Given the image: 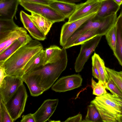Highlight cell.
<instances>
[{"label":"cell","mask_w":122,"mask_h":122,"mask_svg":"<svg viewBox=\"0 0 122 122\" xmlns=\"http://www.w3.org/2000/svg\"><path fill=\"white\" fill-rule=\"evenodd\" d=\"M0 122H13L2 98L0 101Z\"/></svg>","instance_id":"obj_31"},{"label":"cell","mask_w":122,"mask_h":122,"mask_svg":"<svg viewBox=\"0 0 122 122\" xmlns=\"http://www.w3.org/2000/svg\"><path fill=\"white\" fill-rule=\"evenodd\" d=\"M39 41L32 39L19 48L2 64L7 75H16L21 77L24 68L29 61L36 54L43 50Z\"/></svg>","instance_id":"obj_1"},{"label":"cell","mask_w":122,"mask_h":122,"mask_svg":"<svg viewBox=\"0 0 122 122\" xmlns=\"http://www.w3.org/2000/svg\"><path fill=\"white\" fill-rule=\"evenodd\" d=\"M97 36L101 35L97 30H92L87 31L81 35L76 39L71 45V47L81 45Z\"/></svg>","instance_id":"obj_25"},{"label":"cell","mask_w":122,"mask_h":122,"mask_svg":"<svg viewBox=\"0 0 122 122\" xmlns=\"http://www.w3.org/2000/svg\"><path fill=\"white\" fill-rule=\"evenodd\" d=\"M101 1L100 7L95 16L93 18L94 19H100L117 14L120 6L113 0Z\"/></svg>","instance_id":"obj_16"},{"label":"cell","mask_w":122,"mask_h":122,"mask_svg":"<svg viewBox=\"0 0 122 122\" xmlns=\"http://www.w3.org/2000/svg\"><path fill=\"white\" fill-rule=\"evenodd\" d=\"M22 46L17 39L9 47L0 53V65L2 64L10 56Z\"/></svg>","instance_id":"obj_26"},{"label":"cell","mask_w":122,"mask_h":122,"mask_svg":"<svg viewBox=\"0 0 122 122\" xmlns=\"http://www.w3.org/2000/svg\"><path fill=\"white\" fill-rule=\"evenodd\" d=\"M28 95L23 84L5 104L13 122L20 117L24 111Z\"/></svg>","instance_id":"obj_5"},{"label":"cell","mask_w":122,"mask_h":122,"mask_svg":"<svg viewBox=\"0 0 122 122\" xmlns=\"http://www.w3.org/2000/svg\"><path fill=\"white\" fill-rule=\"evenodd\" d=\"M19 0H0V20L13 19Z\"/></svg>","instance_id":"obj_14"},{"label":"cell","mask_w":122,"mask_h":122,"mask_svg":"<svg viewBox=\"0 0 122 122\" xmlns=\"http://www.w3.org/2000/svg\"><path fill=\"white\" fill-rule=\"evenodd\" d=\"M82 115L78 114L75 116L68 118L64 122H82Z\"/></svg>","instance_id":"obj_36"},{"label":"cell","mask_w":122,"mask_h":122,"mask_svg":"<svg viewBox=\"0 0 122 122\" xmlns=\"http://www.w3.org/2000/svg\"><path fill=\"white\" fill-rule=\"evenodd\" d=\"M105 86L106 89L109 90L112 94L118 96L122 99V92L111 78H110Z\"/></svg>","instance_id":"obj_32"},{"label":"cell","mask_w":122,"mask_h":122,"mask_svg":"<svg viewBox=\"0 0 122 122\" xmlns=\"http://www.w3.org/2000/svg\"><path fill=\"white\" fill-rule=\"evenodd\" d=\"M97 13L91 14L71 22H66L61 27L60 43L63 47L74 33L88 20L95 16Z\"/></svg>","instance_id":"obj_11"},{"label":"cell","mask_w":122,"mask_h":122,"mask_svg":"<svg viewBox=\"0 0 122 122\" xmlns=\"http://www.w3.org/2000/svg\"><path fill=\"white\" fill-rule=\"evenodd\" d=\"M45 59V52L43 49L34 55L26 64L22 72V77L24 75L43 66Z\"/></svg>","instance_id":"obj_17"},{"label":"cell","mask_w":122,"mask_h":122,"mask_svg":"<svg viewBox=\"0 0 122 122\" xmlns=\"http://www.w3.org/2000/svg\"><path fill=\"white\" fill-rule=\"evenodd\" d=\"M28 16L37 28L45 35L48 34L54 23L45 17L37 14L32 13Z\"/></svg>","instance_id":"obj_20"},{"label":"cell","mask_w":122,"mask_h":122,"mask_svg":"<svg viewBox=\"0 0 122 122\" xmlns=\"http://www.w3.org/2000/svg\"><path fill=\"white\" fill-rule=\"evenodd\" d=\"M76 4L58 0H51L49 5L69 19L75 11Z\"/></svg>","instance_id":"obj_19"},{"label":"cell","mask_w":122,"mask_h":122,"mask_svg":"<svg viewBox=\"0 0 122 122\" xmlns=\"http://www.w3.org/2000/svg\"><path fill=\"white\" fill-rule=\"evenodd\" d=\"M118 122H122V114L119 115L118 117Z\"/></svg>","instance_id":"obj_41"},{"label":"cell","mask_w":122,"mask_h":122,"mask_svg":"<svg viewBox=\"0 0 122 122\" xmlns=\"http://www.w3.org/2000/svg\"><path fill=\"white\" fill-rule=\"evenodd\" d=\"M91 103L95 106L103 122H118L122 111V99L118 96L107 92L96 97Z\"/></svg>","instance_id":"obj_3"},{"label":"cell","mask_w":122,"mask_h":122,"mask_svg":"<svg viewBox=\"0 0 122 122\" xmlns=\"http://www.w3.org/2000/svg\"><path fill=\"white\" fill-rule=\"evenodd\" d=\"M0 83L1 82L4 78L7 75L6 73L5 70L3 67L0 66Z\"/></svg>","instance_id":"obj_38"},{"label":"cell","mask_w":122,"mask_h":122,"mask_svg":"<svg viewBox=\"0 0 122 122\" xmlns=\"http://www.w3.org/2000/svg\"><path fill=\"white\" fill-rule=\"evenodd\" d=\"M92 63L97 67L99 72L101 80L105 84L109 80L110 77L106 69L104 62L100 56L95 53L92 57Z\"/></svg>","instance_id":"obj_22"},{"label":"cell","mask_w":122,"mask_h":122,"mask_svg":"<svg viewBox=\"0 0 122 122\" xmlns=\"http://www.w3.org/2000/svg\"><path fill=\"white\" fill-rule=\"evenodd\" d=\"M102 36H97L81 44L80 53L75 63L74 68L76 72H79L82 70L85 63L98 46Z\"/></svg>","instance_id":"obj_7"},{"label":"cell","mask_w":122,"mask_h":122,"mask_svg":"<svg viewBox=\"0 0 122 122\" xmlns=\"http://www.w3.org/2000/svg\"><path fill=\"white\" fill-rule=\"evenodd\" d=\"M101 3V0H87L84 2L76 4L75 11L67 22H71L91 14L97 13Z\"/></svg>","instance_id":"obj_9"},{"label":"cell","mask_w":122,"mask_h":122,"mask_svg":"<svg viewBox=\"0 0 122 122\" xmlns=\"http://www.w3.org/2000/svg\"><path fill=\"white\" fill-rule=\"evenodd\" d=\"M82 122H103L100 115L95 105L91 103L87 107V111L84 120Z\"/></svg>","instance_id":"obj_24"},{"label":"cell","mask_w":122,"mask_h":122,"mask_svg":"<svg viewBox=\"0 0 122 122\" xmlns=\"http://www.w3.org/2000/svg\"><path fill=\"white\" fill-rule=\"evenodd\" d=\"M106 69L110 78L122 92V71H118L106 67Z\"/></svg>","instance_id":"obj_28"},{"label":"cell","mask_w":122,"mask_h":122,"mask_svg":"<svg viewBox=\"0 0 122 122\" xmlns=\"http://www.w3.org/2000/svg\"><path fill=\"white\" fill-rule=\"evenodd\" d=\"M91 83L93 94L99 96L107 92L106 90L105 86L101 81H98L97 83L92 77Z\"/></svg>","instance_id":"obj_30"},{"label":"cell","mask_w":122,"mask_h":122,"mask_svg":"<svg viewBox=\"0 0 122 122\" xmlns=\"http://www.w3.org/2000/svg\"><path fill=\"white\" fill-rule=\"evenodd\" d=\"M119 6L122 5V0H113Z\"/></svg>","instance_id":"obj_40"},{"label":"cell","mask_w":122,"mask_h":122,"mask_svg":"<svg viewBox=\"0 0 122 122\" xmlns=\"http://www.w3.org/2000/svg\"><path fill=\"white\" fill-rule=\"evenodd\" d=\"M18 27L14 22L13 19L0 20V34L10 32Z\"/></svg>","instance_id":"obj_29"},{"label":"cell","mask_w":122,"mask_h":122,"mask_svg":"<svg viewBox=\"0 0 122 122\" xmlns=\"http://www.w3.org/2000/svg\"><path fill=\"white\" fill-rule=\"evenodd\" d=\"M58 102V99H48L45 101L33 114L36 122H44L48 120L55 111Z\"/></svg>","instance_id":"obj_12"},{"label":"cell","mask_w":122,"mask_h":122,"mask_svg":"<svg viewBox=\"0 0 122 122\" xmlns=\"http://www.w3.org/2000/svg\"><path fill=\"white\" fill-rule=\"evenodd\" d=\"M117 14L102 18L89 20L81 26L67 41L63 47L67 49L71 46L76 39L85 32L90 30H96L102 36L105 35L113 26L117 17Z\"/></svg>","instance_id":"obj_4"},{"label":"cell","mask_w":122,"mask_h":122,"mask_svg":"<svg viewBox=\"0 0 122 122\" xmlns=\"http://www.w3.org/2000/svg\"><path fill=\"white\" fill-rule=\"evenodd\" d=\"M44 50L45 59L43 66L56 62L61 57L62 49L57 46H51Z\"/></svg>","instance_id":"obj_23"},{"label":"cell","mask_w":122,"mask_h":122,"mask_svg":"<svg viewBox=\"0 0 122 122\" xmlns=\"http://www.w3.org/2000/svg\"><path fill=\"white\" fill-rule=\"evenodd\" d=\"M20 122H36L33 114L31 113L23 115Z\"/></svg>","instance_id":"obj_35"},{"label":"cell","mask_w":122,"mask_h":122,"mask_svg":"<svg viewBox=\"0 0 122 122\" xmlns=\"http://www.w3.org/2000/svg\"><path fill=\"white\" fill-rule=\"evenodd\" d=\"M32 39L30 36L26 32L20 36L17 40L23 46L27 44Z\"/></svg>","instance_id":"obj_33"},{"label":"cell","mask_w":122,"mask_h":122,"mask_svg":"<svg viewBox=\"0 0 122 122\" xmlns=\"http://www.w3.org/2000/svg\"><path fill=\"white\" fill-rule=\"evenodd\" d=\"M26 32L24 28L18 27L10 32L0 34V53L9 47L20 36Z\"/></svg>","instance_id":"obj_13"},{"label":"cell","mask_w":122,"mask_h":122,"mask_svg":"<svg viewBox=\"0 0 122 122\" xmlns=\"http://www.w3.org/2000/svg\"><path fill=\"white\" fill-rule=\"evenodd\" d=\"M20 4L27 10L41 15L54 23L64 21L66 19L61 13L48 5L28 2Z\"/></svg>","instance_id":"obj_6"},{"label":"cell","mask_w":122,"mask_h":122,"mask_svg":"<svg viewBox=\"0 0 122 122\" xmlns=\"http://www.w3.org/2000/svg\"><path fill=\"white\" fill-rule=\"evenodd\" d=\"M51 0H19L20 3L23 2H28L48 5Z\"/></svg>","instance_id":"obj_34"},{"label":"cell","mask_w":122,"mask_h":122,"mask_svg":"<svg viewBox=\"0 0 122 122\" xmlns=\"http://www.w3.org/2000/svg\"><path fill=\"white\" fill-rule=\"evenodd\" d=\"M23 82H25L29 90L31 95L37 97L42 94L44 91L39 86L35 77L33 75L27 73L22 77Z\"/></svg>","instance_id":"obj_21"},{"label":"cell","mask_w":122,"mask_h":122,"mask_svg":"<svg viewBox=\"0 0 122 122\" xmlns=\"http://www.w3.org/2000/svg\"><path fill=\"white\" fill-rule=\"evenodd\" d=\"M60 0L70 3L75 4L76 3L79 2L81 0Z\"/></svg>","instance_id":"obj_39"},{"label":"cell","mask_w":122,"mask_h":122,"mask_svg":"<svg viewBox=\"0 0 122 122\" xmlns=\"http://www.w3.org/2000/svg\"><path fill=\"white\" fill-rule=\"evenodd\" d=\"M105 35L108 45L114 52L115 51L117 39V28L115 22Z\"/></svg>","instance_id":"obj_27"},{"label":"cell","mask_w":122,"mask_h":122,"mask_svg":"<svg viewBox=\"0 0 122 122\" xmlns=\"http://www.w3.org/2000/svg\"><path fill=\"white\" fill-rule=\"evenodd\" d=\"M62 50L61 57L56 62L42 66L28 73L35 77L44 92L52 86L66 68L68 62L66 49L63 47Z\"/></svg>","instance_id":"obj_2"},{"label":"cell","mask_w":122,"mask_h":122,"mask_svg":"<svg viewBox=\"0 0 122 122\" xmlns=\"http://www.w3.org/2000/svg\"><path fill=\"white\" fill-rule=\"evenodd\" d=\"M20 16L21 20L24 27L33 38L39 41H44L45 39L46 36L36 26L28 14L21 10L20 12Z\"/></svg>","instance_id":"obj_15"},{"label":"cell","mask_w":122,"mask_h":122,"mask_svg":"<svg viewBox=\"0 0 122 122\" xmlns=\"http://www.w3.org/2000/svg\"><path fill=\"white\" fill-rule=\"evenodd\" d=\"M22 77L16 75H7L0 83V97L5 104L23 83Z\"/></svg>","instance_id":"obj_8"},{"label":"cell","mask_w":122,"mask_h":122,"mask_svg":"<svg viewBox=\"0 0 122 122\" xmlns=\"http://www.w3.org/2000/svg\"><path fill=\"white\" fill-rule=\"evenodd\" d=\"M117 39L115 50L113 52L119 64L122 66V11L116 20Z\"/></svg>","instance_id":"obj_18"},{"label":"cell","mask_w":122,"mask_h":122,"mask_svg":"<svg viewBox=\"0 0 122 122\" xmlns=\"http://www.w3.org/2000/svg\"><path fill=\"white\" fill-rule=\"evenodd\" d=\"M82 79L79 74L62 77L52 86V89L56 92H63L77 88L81 86Z\"/></svg>","instance_id":"obj_10"},{"label":"cell","mask_w":122,"mask_h":122,"mask_svg":"<svg viewBox=\"0 0 122 122\" xmlns=\"http://www.w3.org/2000/svg\"><path fill=\"white\" fill-rule=\"evenodd\" d=\"M92 75L98 81L101 80L99 72L97 67L94 63H92Z\"/></svg>","instance_id":"obj_37"},{"label":"cell","mask_w":122,"mask_h":122,"mask_svg":"<svg viewBox=\"0 0 122 122\" xmlns=\"http://www.w3.org/2000/svg\"><path fill=\"white\" fill-rule=\"evenodd\" d=\"M121 114H122V113Z\"/></svg>","instance_id":"obj_42"}]
</instances>
